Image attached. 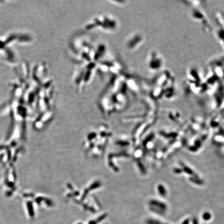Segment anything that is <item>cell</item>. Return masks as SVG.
<instances>
[{
  "label": "cell",
  "mask_w": 224,
  "mask_h": 224,
  "mask_svg": "<svg viewBox=\"0 0 224 224\" xmlns=\"http://www.w3.org/2000/svg\"></svg>",
  "instance_id": "obj_1"
}]
</instances>
